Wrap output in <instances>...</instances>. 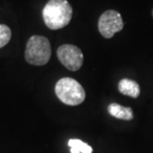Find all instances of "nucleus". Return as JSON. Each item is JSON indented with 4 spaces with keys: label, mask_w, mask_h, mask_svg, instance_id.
<instances>
[{
    "label": "nucleus",
    "mask_w": 153,
    "mask_h": 153,
    "mask_svg": "<svg viewBox=\"0 0 153 153\" xmlns=\"http://www.w3.org/2000/svg\"><path fill=\"white\" fill-rule=\"evenodd\" d=\"M45 25L51 30H59L71 22L73 8L68 0H49L42 11Z\"/></svg>",
    "instance_id": "f257e3e1"
},
{
    "label": "nucleus",
    "mask_w": 153,
    "mask_h": 153,
    "mask_svg": "<svg viewBox=\"0 0 153 153\" xmlns=\"http://www.w3.org/2000/svg\"><path fill=\"white\" fill-rule=\"evenodd\" d=\"M55 93L61 102L67 105H79L85 99V91L78 81L72 78H62L55 85Z\"/></svg>",
    "instance_id": "f03ea898"
},
{
    "label": "nucleus",
    "mask_w": 153,
    "mask_h": 153,
    "mask_svg": "<svg viewBox=\"0 0 153 153\" xmlns=\"http://www.w3.org/2000/svg\"><path fill=\"white\" fill-rule=\"evenodd\" d=\"M52 50L48 38L34 35L27 42L25 50V60L30 65L44 66L51 59Z\"/></svg>",
    "instance_id": "7ed1b4c3"
},
{
    "label": "nucleus",
    "mask_w": 153,
    "mask_h": 153,
    "mask_svg": "<svg viewBox=\"0 0 153 153\" xmlns=\"http://www.w3.org/2000/svg\"><path fill=\"white\" fill-rule=\"evenodd\" d=\"M123 21L119 12L115 10H106L100 15L97 27L100 35L105 39H111L117 32L123 29Z\"/></svg>",
    "instance_id": "20e7f679"
},
{
    "label": "nucleus",
    "mask_w": 153,
    "mask_h": 153,
    "mask_svg": "<svg viewBox=\"0 0 153 153\" xmlns=\"http://www.w3.org/2000/svg\"><path fill=\"white\" fill-rule=\"evenodd\" d=\"M58 59L63 66L72 72L82 68L84 63V55L79 47L72 44H64L57 50Z\"/></svg>",
    "instance_id": "39448f33"
},
{
    "label": "nucleus",
    "mask_w": 153,
    "mask_h": 153,
    "mask_svg": "<svg viewBox=\"0 0 153 153\" xmlns=\"http://www.w3.org/2000/svg\"><path fill=\"white\" fill-rule=\"evenodd\" d=\"M117 87H118L119 93L124 94V96L136 99V97H138L140 94L139 85L137 84V82L133 81V79H122L119 81Z\"/></svg>",
    "instance_id": "423d86ee"
},
{
    "label": "nucleus",
    "mask_w": 153,
    "mask_h": 153,
    "mask_svg": "<svg viewBox=\"0 0 153 153\" xmlns=\"http://www.w3.org/2000/svg\"><path fill=\"white\" fill-rule=\"evenodd\" d=\"M108 111L111 116L122 120H131L133 118L132 108L120 105L118 103H111L108 106Z\"/></svg>",
    "instance_id": "0eeeda50"
},
{
    "label": "nucleus",
    "mask_w": 153,
    "mask_h": 153,
    "mask_svg": "<svg viewBox=\"0 0 153 153\" xmlns=\"http://www.w3.org/2000/svg\"><path fill=\"white\" fill-rule=\"evenodd\" d=\"M68 145L71 148V153H93V148L81 139H70Z\"/></svg>",
    "instance_id": "6e6552de"
},
{
    "label": "nucleus",
    "mask_w": 153,
    "mask_h": 153,
    "mask_svg": "<svg viewBox=\"0 0 153 153\" xmlns=\"http://www.w3.org/2000/svg\"><path fill=\"white\" fill-rule=\"evenodd\" d=\"M12 36L11 29L7 25L0 24V49L9 43Z\"/></svg>",
    "instance_id": "1a4fd4ad"
},
{
    "label": "nucleus",
    "mask_w": 153,
    "mask_h": 153,
    "mask_svg": "<svg viewBox=\"0 0 153 153\" xmlns=\"http://www.w3.org/2000/svg\"><path fill=\"white\" fill-rule=\"evenodd\" d=\"M152 17H153V9H152Z\"/></svg>",
    "instance_id": "9d476101"
}]
</instances>
